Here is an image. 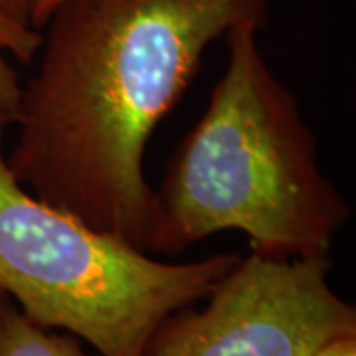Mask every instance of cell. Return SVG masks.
Here are the masks:
<instances>
[{
    "label": "cell",
    "instance_id": "obj_1",
    "mask_svg": "<svg viewBox=\"0 0 356 356\" xmlns=\"http://www.w3.org/2000/svg\"><path fill=\"white\" fill-rule=\"evenodd\" d=\"M269 0H64L40 28L6 165L42 202L149 254L154 191L143 159L206 48L267 22Z\"/></svg>",
    "mask_w": 356,
    "mask_h": 356
},
{
    "label": "cell",
    "instance_id": "obj_2",
    "mask_svg": "<svg viewBox=\"0 0 356 356\" xmlns=\"http://www.w3.org/2000/svg\"><path fill=\"white\" fill-rule=\"evenodd\" d=\"M257 30L238 24L226 32L228 67L154 191L149 254L177 257L238 229L257 254L329 255L350 220V206L318 166L297 97L259 51Z\"/></svg>",
    "mask_w": 356,
    "mask_h": 356
},
{
    "label": "cell",
    "instance_id": "obj_3",
    "mask_svg": "<svg viewBox=\"0 0 356 356\" xmlns=\"http://www.w3.org/2000/svg\"><path fill=\"white\" fill-rule=\"evenodd\" d=\"M0 289L30 321L65 331L99 356H145L170 315L208 297L240 261L214 254L159 261L121 238L89 228L22 188L2 153Z\"/></svg>",
    "mask_w": 356,
    "mask_h": 356
},
{
    "label": "cell",
    "instance_id": "obj_4",
    "mask_svg": "<svg viewBox=\"0 0 356 356\" xmlns=\"http://www.w3.org/2000/svg\"><path fill=\"white\" fill-rule=\"evenodd\" d=\"M329 255L252 252L208 293L154 331L145 356H315L356 334V309L332 289Z\"/></svg>",
    "mask_w": 356,
    "mask_h": 356
},
{
    "label": "cell",
    "instance_id": "obj_5",
    "mask_svg": "<svg viewBox=\"0 0 356 356\" xmlns=\"http://www.w3.org/2000/svg\"><path fill=\"white\" fill-rule=\"evenodd\" d=\"M0 356H91L79 339L58 334L26 317L6 295L0 301Z\"/></svg>",
    "mask_w": 356,
    "mask_h": 356
},
{
    "label": "cell",
    "instance_id": "obj_6",
    "mask_svg": "<svg viewBox=\"0 0 356 356\" xmlns=\"http://www.w3.org/2000/svg\"><path fill=\"white\" fill-rule=\"evenodd\" d=\"M42 34L34 28H26L4 18L0 14V111L13 123L18 102H20V83L18 76L8 64L6 54H13L20 64H30L40 51Z\"/></svg>",
    "mask_w": 356,
    "mask_h": 356
},
{
    "label": "cell",
    "instance_id": "obj_7",
    "mask_svg": "<svg viewBox=\"0 0 356 356\" xmlns=\"http://www.w3.org/2000/svg\"><path fill=\"white\" fill-rule=\"evenodd\" d=\"M36 0H0V14L16 24L32 28V13Z\"/></svg>",
    "mask_w": 356,
    "mask_h": 356
},
{
    "label": "cell",
    "instance_id": "obj_8",
    "mask_svg": "<svg viewBox=\"0 0 356 356\" xmlns=\"http://www.w3.org/2000/svg\"><path fill=\"white\" fill-rule=\"evenodd\" d=\"M315 356H356V334L334 339L325 344Z\"/></svg>",
    "mask_w": 356,
    "mask_h": 356
},
{
    "label": "cell",
    "instance_id": "obj_9",
    "mask_svg": "<svg viewBox=\"0 0 356 356\" xmlns=\"http://www.w3.org/2000/svg\"><path fill=\"white\" fill-rule=\"evenodd\" d=\"M64 0H36V6H34V13H32V28L38 30L44 26V22L48 20L50 16Z\"/></svg>",
    "mask_w": 356,
    "mask_h": 356
},
{
    "label": "cell",
    "instance_id": "obj_10",
    "mask_svg": "<svg viewBox=\"0 0 356 356\" xmlns=\"http://www.w3.org/2000/svg\"><path fill=\"white\" fill-rule=\"evenodd\" d=\"M6 125H10V121H8V117L0 111V127H6Z\"/></svg>",
    "mask_w": 356,
    "mask_h": 356
},
{
    "label": "cell",
    "instance_id": "obj_11",
    "mask_svg": "<svg viewBox=\"0 0 356 356\" xmlns=\"http://www.w3.org/2000/svg\"><path fill=\"white\" fill-rule=\"evenodd\" d=\"M4 297H6V293H4V291H2V289H0V301H2Z\"/></svg>",
    "mask_w": 356,
    "mask_h": 356
}]
</instances>
